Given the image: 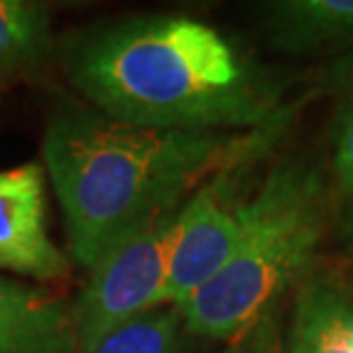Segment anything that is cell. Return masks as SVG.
<instances>
[{"label":"cell","mask_w":353,"mask_h":353,"mask_svg":"<svg viewBox=\"0 0 353 353\" xmlns=\"http://www.w3.org/2000/svg\"><path fill=\"white\" fill-rule=\"evenodd\" d=\"M221 174L207 181L176 211L168 255L165 301L183 305L223 271L243 241L245 221L241 207L230 211L221 197Z\"/></svg>","instance_id":"5"},{"label":"cell","mask_w":353,"mask_h":353,"mask_svg":"<svg viewBox=\"0 0 353 353\" xmlns=\"http://www.w3.org/2000/svg\"><path fill=\"white\" fill-rule=\"evenodd\" d=\"M335 172L342 190L353 197V99L342 117L335 150Z\"/></svg>","instance_id":"12"},{"label":"cell","mask_w":353,"mask_h":353,"mask_svg":"<svg viewBox=\"0 0 353 353\" xmlns=\"http://www.w3.org/2000/svg\"><path fill=\"white\" fill-rule=\"evenodd\" d=\"M0 353H79L72 305L46 289L0 278Z\"/></svg>","instance_id":"7"},{"label":"cell","mask_w":353,"mask_h":353,"mask_svg":"<svg viewBox=\"0 0 353 353\" xmlns=\"http://www.w3.org/2000/svg\"><path fill=\"white\" fill-rule=\"evenodd\" d=\"M319 174L285 163L241 204L245 234L228 266L179 305L193 337L236 340L271 314L287 289L307 271L323 232Z\"/></svg>","instance_id":"3"},{"label":"cell","mask_w":353,"mask_h":353,"mask_svg":"<svg viewBox=\"0 0 353 353\" xmlns=\"http://www.w3.org/2000/svg\"><path fill=\"white\" fill-rule=\"evenodd\" d=\"M0 268L44 282L72 271L48 234L46 170L37 161L0 170Z\"/></svg>","instance_id":"6"},{"label":"cell","mask_w":353,"mask_h":353,"mask_svg":"<svg viewBox=\"0 0 353 353\" xmlns=\"http://www.w3.org/2000/svg\"><path fill=\"white\" fill-rule=\"evenodd\" d=\"M349 228H351V232H353V209H351V223H349Z\"/></svg>","instance_id":"14"},{"label":"cell","mask_w":353,"mask_h":353,"mask_svg":"<svg viewBox=\"0 0 353 353\" xmlns=\"http://www.w3.org/2000/svg\"><path fill=\"white\" fill-rule=\"evenodd\" d=\"M266 136L145 129L83 108L55 112L41 157L76 264L90 271L124 239L179 211L190 190L252 157Z\"/></svg>","instance_id":"1"},{"label":"cell","mask_w":353,"mask_h":353,"mask_svg":"<svg viewBox=\"0 0 353 353\" xmlns=\"http://www.w3.org/2000/svg\"><path fill=\"white\" fill-rule=\"evenodd\" d=\"M193 337L176 307H159L101 337L83 353H193Z\"/></svg>","instance_id":"11"},{"label":"cell","mask_w":353,"mask_h":353,"mask_svg":"<svg viewBox=\"0 0 353 353\" xmlns=\"http://www.w3.org/2000/svg\"><path fill=\"white\" fill-rule=\"evenodd\" d=\"M289 353H353V305L342 289L328 282L303 289Z\"/></svg>","instance_id":"9"},{"label":"cell","mask_w":353,"mask_h":353,"mask_svg":"<svg viewBox=\"0 0 353 353\" xmlns=\"http://www.w3.org/2000/svg\"><path fill=\"white\" fill-rule=\"evenodd\" d=\"M51 48V14L44 5L0 0V83L37 69Z\"/></svg>","instance_id":"10"},{"label":"cell","mask_w":353,"mask_h":353,"mask_svg":"<svg viewBox=\"0 0 353 353\" xmlns=\"http://www.w3.org/2000/svg\"><path fill=\"white\" fill-rule=\"evenodd\" d=\"M225 353H278V351H275L271 340H266V337H257V340L236 342L234 347L228 349Z\"/></svg>","instance_id":"13"},{"label":"cell","mask_w":353,"mask_h":353,"mask_svg":"<svg viewBox=\"0 0 353 353\" xmlns=\"http://www.w3.org/2000/svg\"><path fill=\"white\" fill-rule=\"evenodd\" d=\"M266 28L278 51L321 53L353 46V0H280Z\"/></svg>","instance_id":"8"},{"label":"cell","mask_w":353,"mask_h":353,"mask_svg":"<svg viewBox=\"0 0 353 353\" xmlns=\"http://www.w3.org/2000/svg\"><path fill=\"white\" fill-rule=\"evenodd\" d=\"M174 218L176 211L154 221L90 268L88 285L72 305L79 353L124 323L168 305V255Z\"/></svg>","instance_id":"4"},{"label":"cell","mask_w":353,"mask_h":353,"mask_svg":"<svg viewBox=\"0 0 353 353\" xmlns=\"http://www.w3.org/2000/svg\"><path fill=\"white\" fill-rule=\"evenodd\" d=\"M67 72L97 112L165 131L255 129L271 97L216 28L179 14L138 17L69 48Z\"/></svg>","instance_id":"2"}]
</instances>
